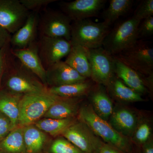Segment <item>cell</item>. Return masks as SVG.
Instances as JSON below:
<instances>
[{"mask_svg": "<svg viewBox=\"0 0 153 153\" xmlns=\"http://www.w3.org/2000/svg\"><path fill=\"white\" fill-rule=\"evenodd\" d=\"M87 49L91 75L94 81L107 85L115 75L114 57L102 47Z\"/></svg>", "mask_w": 153, "mask_h": 153, "instance_id": "9", "label": "cell"}, {"mask_svg": "<svg viewBox=\"0 0 153 153\" xmlns=\"http://www.w3.org/2000/svg\"><path fill=\"white\" fill-rule=\"evenodd\" d=\"M150 128L146 124L141 125L136 133V137L138 141L143 143L147 140L150 135Z\"/></svg>", "mask_w": 153, "mask_h": 153, "instance_id": "34", "label": "cell"}, {"mask_svg": "<svg viewBox=\"0 0 153 153\" xmlns=\"http://www.w3.org/2000/svg\"><path fill=\"white\" fill-rule=\"evenodd\" d=\"M71 21L61 11H43L39 16L38 32L40 36L71 40Z\"/></svg>", "mask_w": 153, "mask_h": 153, "instance_id": "7", "label": "cell"}, {"mask_svg": "<svg viewBox=\"0 0 153 153\" xmlns=\"http://www.w3.org/2000/svg\"><path fill=\"white\" fill-rule=\"evenodd\" d=\"M108 7L103 11V22L110 26L120 17L130 10L133 4V0H110Z\"/></svg>", "mask_w": 153, "mask_h": 153, "instance_id": "23", "label": "cell"}, {"mask_svg": "<svg viewBox=\"0 0 153 153\" xmlns=\"http://www.w3.org/2000/svg\"><path fill=\"white\" fill-rule=\"evenodd\" d=\"M30 13L19 0H0V26L14 34L25 24Z\"/></svg>", "mask_w": 153, "mask_h": 153, "instance_id": "10", "label": "cell"}, {"mask_svg": "<svg viewBox=\"0 0 153 153\" xmlns=\"http://www.w3.org/2000/svg\"><path fill=\"white\" fill-rule=\"evenodd\" d=\"M15 128L10 120L0 112V142Z\"/></svg>", "mask_w": 153, "mask_h": 153, "instance_id": "32", "label": "cell"}, {"mask_svg": "<svg viewBox=\"0 0 153 153\" xmlns=\"http://www.w3.org/2000/svg\"><path fill=\"white\" fill-rule=\"evenodd\" d=\"M52 153H84L67 140L63 138L55 140L50 148Z\"/></svg>", "mask_w": 153, "mask_h": 153, "instance_id": "28", "label": "cell"}, {"mask_svg": "<svg viewBox=\"0 0 153 153\" xmlns=\"http://www.w3.org/2000/svg\"><path fill=\"white\" fill-rule=\"evenodd\" d=\"M153 16V0H143L134 11L133 17L141 22Z\"/></svg>", "mask_w": 153, "mask_h": 153, "instance_id": "29", "label": "cell"}, {"mask_svg": "<svg viewBox=\"0 0 153 153\" xmlns=\"http://www.w3.org/2000/svg\"><path fill=\"white\" fill-rule=\"evenodd\" d=\"M74 99L60 97L50 107L44 117L54 119L73 118L78 112V106Z\"/></svg>", "mask_w": 153, "mask_h": 153, "instance_id": "19", "label": "cell"}, {"mask_svg": "<svg viewBox=\"0 0 153 153\" xmlns=\"http://www.w3.org/2000/svg\"><path fill=\"white\" fill-rule=\"evenodd\" d=\"M111 121L114 126L126 133L133 130L136 124V118L132 113L126 109H121L113 114Z\"/></svg>", "mask_w": 153, "mask_h": 153, "instance_id": "27", "label": "cell"}, {"mask_svg": "<svg viewBox=\"0 0 153 153\" xmlns=\"http://www.w3.org/2000/svg\"><path fill=\"white\" fill-rule=\"evenodd\" d=\"M75 122L73 118L64 119L45 118L38 120L34 124L42 131L55 137L63 134L66 129Z\"/></svg>", "mask_w": 153, "mask_h": 153, "instance_id": "24", "label": "cell"}, {"mask_svg": "<svg viewBox=\"0 0 153 153\" xmlns=\"http://www.w3.org/2000/svg\"><path fill=\"white\" fill-rule=\"evenodd\" d=\"M37 42L25 49H14L10 48V52L47 87L46 69L38 55Z\"/></svg>", "mask_w": 153, "mask_h": 153, "instance_id": "14", "label": "cell"}, {"mask_svg": "<svg viewBox=\"0 0 153 153\" xmlns=\"http://www.w3.org/2000/svg\"><path fill=\"white\" fill-rule=\"evenodd\" d=\"M0 153H27L23 136V127L14 129L0 142Z\"/></svg>", "mask_w": 153, "mask_h": 153, "instance_id": "21", "label": "cell"}, {"mask_svg": "<svg viewBox=\"0 0 153 153\" xmlns=\"http://www.w3.org/2000/svg\"><path fill=\"white\" fill-rule=\"evenodd\" d=\"M23 136L27 153H38L44 147L47 136L34 124L23 127Z\"/></svg>", "mask_w": 153, "mask_h": 153, "instance_id": "20", "label": "cell"}, {"mask_svg": "<svg viewBox=\"0 0 153 153\" xmlns=\"http://www.w3.org/2000/svg\"><path fill=\"white\" fill-rule=\"evenodd\" d=\"M98 153H120L110 146L101 144L98 149Z\"/></svg>", "mask_w": 153, "mask_h": 153, "instance_id": "36", "label": "cell"}, {"mask_svg": "<svg viewBox=\"0 0 153 153\" xmlns=\"http://www.w3.org/2000/svg\"><path fill=\"white\" fill-rule=\"evenodd\" d=\"M60 98L49 93L48 90L41 93L23 95L19 103V126L35 123Z\"/></svg>", "mask_w": 153, "mask_h": 153, "instance_id": "3", "label": "cell"}, {"mask_svg": "<svg viewBox=\"0 0 153 153\" xmlns=\"http://www.w3.org/2000/svg\"><path fill=\"white\" fill-rule=\"evenodd\" d=\"M10 53V44L0 49V82L4 73Z\"/></svg>", "mask_w": 153, "mask_h": 153, "instance_id": "33", "label": "cell"}, {"mask_svg": "<svg viewBox=\"0 0 153 153\" xmlns=\"http://www.w3.org/2000/svg\"><path fill=\"white\" fill-rule=\"evenodd\" d=\"M20 2L30 12L39 13L46 10L47 6L57 0H19Z\"/></svg>", "mask_w": 153, "mask_h": 153, "instance_id": "30", "label": "cell"}, {"mask_svg": "<svg viewBox=\"0 0 153 153\" xmlns=\"http://www.w3.org/2000/svg\"><path fill=\"white\" fill-rule=\"evenodd\" d=\"M4 74H7L5 89L11 92L24 95L47 90L48 88L11 52Z\"/></svg>", "mask_w": 153, "mask_h": 153, "instance_id": "1", "label": "cell"}, {"mask_svg": "<svg viewBox=\"0 0 153 153\" xmlns=\"http://www.w3.org/2000/svg\"><path fill=\"white\" fill-rule=\"evenodd\" d=\"M64 61L81 76L91 78V71L86 48L71 44V50Z\"/></svg>", "mask_w": 153, "mask_h": 153, "instance_id": "17", "label": "cell"}, {"mask_svg": "<svg viewBox=\"0 0 153 153\" xmlns=\"http://www.w3.org/2000/svg\"><path fill=\"white\" fill-rule=\"evenodd\" d=\"M145 153H153V147L152 145H149L145 148Z\"/></svg>", "mask_w": 153, "mask_h": 153, "instance_id": "37", "label": "cell"}, {"mask_svg": "<svg viewBox=\"0 0 153 153\" xmlns=\"http://www.w3.org/2000/svg\"><path fill=\"white\" fill-rule=\"evenodd\" d=\"M87 128V126L81 122H75L66 129L62 134L67 140L82 152H98L101 143Z\"/></svg>", "mask_w": 153, "mask_h": 153, "instance_id": "12", "label": "cell"}, {"mask_svg": "<svg viewBox=\"0 0 153 153\" xmlns=\"http://www.w3.org/2000/svg\"><path fill=\"white\" fill-rule=\"evenodd\" d=\"M11 34L0 26V49L10 44Z\"/></svg>", "mask_w": 153, "mask_h": 153, "instance_id": "35", "label": "cell"}, {"mask_svg": "<svg viewBox=\"0 0 153 153\" xmlns=\"http://www.w3.org/2000/svg\"><path fill=\"white\" fill-rule=\"evenodd\" d=\"M114 57L140 74H153V48L146 41L138 40Z\"/></svg>", "mask_w": 153, "mask_h": 153, "instance_id": "6", "label": "cell"}, {"mask_svg": "<svg viewBox=\"0 0 153 153\" xmlns=\"http://www.w3.org/2000/svg\"><path fill=\"white\" fill-rule=\"evenodd\" d=\"M79 118L81 122L105 141L120 149H126L127 145L125 139L100 117L91 106L83 107L79 110Z\"/></svg>", "mask_w": 153, "mask_h": 153, "instance_id": "5", "label": "cell"}, {"mask_svg": "<svg viewBox=\"0 0 153 153\" xmlns=\"http://www.w3.org/2000/svg\"><path fill=\"white\" fill-rule=\"evenodd\" d=\"M106 0H75L59 3L61 12L71 22L97 16L104 7Z\"/></svg>", "mask_w": 153, "mask_h": 153, "instance_id": "11", "label": "cell"}, {"mask_svg": "<svg viewBox=\"0 0 153 153\" xmlns=\"http://www.w3.org/2000/svg\"><path fill=\"white\" fill-rule=\"evenodd\" d=\"M23 95L7 89L0 91V112L10 120L15 128L19 126V103Z\"/></svg>", "mask_w": 153, "mask_h": 153, "instance_id": "18", "label": "cell"}, {"mask_svg": "<svg viewBox=\"0 0 153 153\" xmlns=\"http://www.w3.org/2000/svg\"><path fill=\"white\" fill-rule=\"evenodd\" d=\"M107 85L114 95L119 99L128 102L143 101V98L140 94L126 85L115 75Z\"/></svg>", "mask_w": 153, "mask_h": 153, "instance_id": "26", "label": "cell"}, {"mask_svg": "<svg viewBox=\"0 0 153 153\" xmlns=\"http://www.w3.org/2000/svg\"><path fill=\"white\" fill-rule=\"evenodd\" d=\"M91 91V99L95 112L102 118L109 117L113 112L112 103L109 97L100 86Z\"/></svg>", "mask_w": 153, "mask_h": 153, "instance_id": "25", "label": "cell"}, {"mask_svg": "<svg viewBox=\"0 0 153 153\" xmlns=\"http://www.w3.org/2000/svg\"><path fill=\"white\" fill-rule=\"evenodd\" d=\"M153 34V17L143 20L140 23L138 28V39L148 38Z\"/></svg>", "mask_w": 153, "mask_h": 153, "instance_id": "31", "label": "cell"}, {"mask_svg": "<svg viewBox=\"0 0 153 153\" xmlns=\"http://www.w3.org/2000/svg\"><path fill=\"white\" fill-rule=\"evenodd\" d=\"M91 84L87 81L47 88L48 92L62 98H72L85 95L91 89Z\"/></svg>", "mask_w": 153, "mask_h": 153, "instance_id": "22", "label": "cell"}, {"mask_svg": "<svg viewBox=\"0 0 153 153\" xmlns=\"http://www.w3.org/2000/svg\"><path fill=\"white\" fill-rule=\"evenodd\" d=\"M37 44L38 55L46 69L66 57L71 47V41L64 38L46 36H40Z\"/></svg>", "mask_w": 153, "mask_h": 153, "instance_id": "8", "label": "cell"}, {"mask_svg": "<svg viewBox=\"0 0 153 153\" xmlns=\"http://www.w3.org/2000/svg\"><path fill=\"white\" fill-rule=\"evenodd\" d=\"M140 21L133 17L120 22L110 30L102 47L113 56L129 48L138 40V28Z\"/></svg>", "mask_w": 153, "mask_h": 153, "instance_id": "4", "label": "cell"}, {"mask_svg": "<svg viewBox=\"0 0 153 153\" xmlns=\"http://www.w3.org/2000/svg\"><path fill=\"white\" fill-rule=\"evenodd\" d=\"M39 15L30 12L25 24L11 36L10 46L11 49H25L36 43L38 33Z\"/></svg>", "mask_w": 153, "mask_h": 153, "instance_id": "15", "label": "cell"}, {"mask_svg": "<svg viewBox=\"0 0 153 153\" xmlns=\"http://www.w3.org/2000/svg\"><path fill=\"white\" fill-rule=\"evenodd\" d=\"M109 27L104 22L96 23L89 19L72 22L71 44L88 49L102 47L105 38L109 33Z\"/></svg>", "mask_w": 153, "mask_h": 153, "instance_id": "2", "label": "cell"}, {"mask_svg": "<svg viewBox=\"0 0 153 153\" xmlns=\"http://www.w3.org/2000/svg\"><path fill=\"white\" fill-rule=\"evenodd\" d=\"M46 77L47 85L50 87L79 83L87 79L62 60L47 67Z\"/></svg>", "mask_w": 153, "mask_h": 153, "instance_id": "13", "label": "cell"}, {"mask_svg": "<svg viewBox=\"0 0 153 153\" xmlns=\"http://www.w3.org/2000/svg\"><path fill=\"white\" fill-rule=\"evenodd\" d=\"M114 57L115 75L123 82L137 93H144L147 91L141 74L127 66L123 62Z\"/></svg>", "mask_w": 153, "mask_h": 153, "instance_id": "16", "label": "cell"}]
</instances>
